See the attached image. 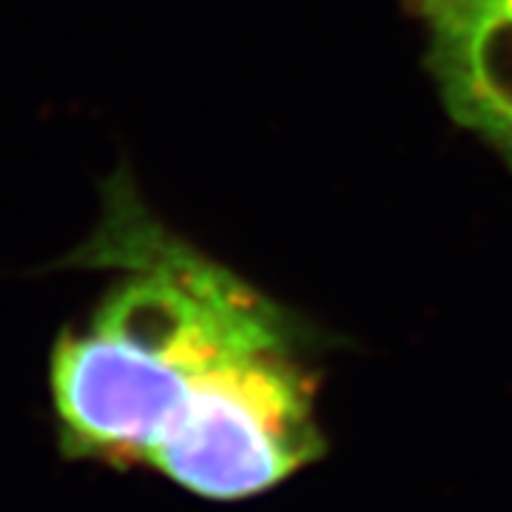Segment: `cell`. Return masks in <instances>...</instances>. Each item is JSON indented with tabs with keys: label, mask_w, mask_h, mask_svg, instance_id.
I'll list each match as a JSON object with an SVG mask.
<instances>
[{
	"label": "cell",
	"mask_w": 512,
	"mask_h": 512,
	"mask_svg": "<svg viewBox=\"0 0 512 512\" xmlns=\"http://www.w3.org/2000/svg\"><path fill=\"white\" fill-rule=\"evenodd\" d=\"M66 268L111 274L92 313L57 336L52 402L69 456L148 464L171 421L239 362L291 348L268 296L168 228L126 168Z\"/></svg>",
	"instance_id": "obj_1"
},
{
	"label": "cell",
	"mask_w": 512,
	"mask_h": 512,
	"mask_svg": "<svg viewBox=\"0 0 512 512\" xmlns=\"http://www.w3.org/2000/svg\"><path fill=\"white\" fill-rule=\"evenodd\" d=\"M458 123L512 157V0H413Z\"/></svg>",
	"instance_id": "obj_3"
},
{
	"label": "cell",
	"mask_w": 512,
	"mask_h": 512,
	"mask_svg": "<svg viewBox=\"0 0 512 512\" xmlns=\"http://www.w3.org/2000/svg\"><path fill=\"white\" fill-rule=\"evenodd\" d=\"M311 393L291 348L254 356L185 407L148 464L211 501L265 493L319 453Z\"/></svg>",
	"instance_id": "obj_2"
}]
</instances>
